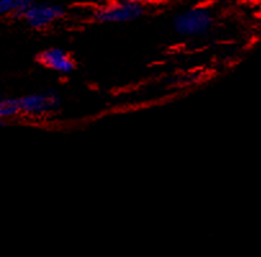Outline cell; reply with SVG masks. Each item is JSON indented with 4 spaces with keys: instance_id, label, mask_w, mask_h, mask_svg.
Segmentation results:
<instances>
[{
    "instance_id": "1",
    "label": "cell",
    "mask_w": 261,
    "mask_h": 257,
    "mask_svg": "<svg viewBox=\"0 0 261 257\" xmlns=\"http://www.w3.org/2000/svg\"><path fill=\"white\" fill-rule=\"evenodd\" d=\"M214 17L208 9L196 7L181 12L174 18V30L184 38L207 35L213 29Z\"/></svg>"
},
{
    "instance_id": "2",
    "label": "cell",
    "mask_w": 261,
    "mask_h": 257,
    "mask_svg": "<svg viewBox=\"0 0 261 257\" xmlns=\"http://www.w3.org/2000/svg\"><path fill=\"white\" fill-rule=\"evenodd\" d=\"M144 13L142 4L129 0L113 2L100 7L94 12V19L99 23H125L140 18Z\"/></svg>"
},
{
    "instance_id": "3",
    "label": "cell",
    "mask_w": 261,
    "mask_h": 257,
    "mask_svg": "<svg viewBox=\"0 0 261 257\" xmlns=\"http://www.w3.org/2000/svg\"><path fill=\"white\" fill-rule=\"evenodd\" d=\"M19 105H21L22 115L30 116V117H44L58 111L61 99L56 91L48 90L21 96Z\"/></svg>"
},
{
    "instance_id": "4",
    "label": "cell",
    "mask_w": 261,
    "mask_h": 257,
    "mask_svg": "<svg viewBox=\"0 0 261 257\" xmlns=\"http://www.w3.org/2000/svg\"><path fill=\"white\" fill-rule=\"evenodd\" d=\"M65 16V9L61 6L51 3H35L31 4L24 12L22 18L33 29L40 30L50 26L53 22L58 21Z\"/></svg>"
},
{
    "instance_id": "5",
    "label": "cell",
    "mask_w": 261,
    "mask_h": 257,
    "mask_svg": "<svg viewBox=\"0 0 261 257\" xmlns=\"http://www.w3.org/2000/svg\"><path fill=\"white\" fill-rule=\"evenodd\" d=\"M38 61L48 70L57 73L67 75L75 70V62L70 54L60 48H49L41 52L38 57Z\"/></svg>"
},
{
    "instance_id": "6",
    "label": "cell",
    "mask_w": 261,
    "mask_h": 257,
    "mask_svg": "<svg viewBox=\"0 0 261 257\" xmlns=\"http://www.w3.org/2000/svg\"><path fill=\"white\" fill-rule=\"evenodd\" d=\"M36 0H0V17H23L24 12Z\"/></svg>"
},
{
    "instance_id": "7",
    "label": "cell",
    "mask_w": 261,
    "mask_h": 257,
    "mask_svg": "<svg viewBox=\"0 0 261 257\" xmlns=\"http://www.w3.org/2000/svg\"><path fill=\"white\" fill-rule=\"evenodd\" d=\"M21 115L19 98H2L0 99V120H11Z\"/></svg>"
},
{
    "instance_id": "8",
    "label": "cell",
    "mask_w": 261,
    "mask_h": 257,
    "mask_svg": "<svg viewBox=\"0 0 261 257\" xmlns=\"http://www.w3.org/2000/svg\"><path fill=\"white\" fill-rule=\"evenodd\" d=\"M129 2H133V3L142 4V6H144V4H152V3H156V2H159V0H129Z\"/></svg>"
},
{
    "instance_id": "9",
    "label": "cell",
    "mask_w": 261,
    "mask_h": 257,
    "mask_svg": "<svg viewBox=\"0 0 261 257\" xmlns=\"http://www.w3.org/2000/svg\"><path fill=\"white\" fill-rule=\"evenodd\" d=\"M246 3H251V4H260L261 0H245Z\"/></svg>"
},
{
    "instance_id": "10",
    "label": "cell",
    "mask_w": 261,
    "mask_h": 257,
    "mask_svg": "<svg viewBox=\"0 0 261 257\" xmlns=\"http://www.w3.org/2000/svg\"><path fill=\"white\" fill-rule=\"evenodd\" d=\"M6 125H7V121L0 120V127H2V126H6Z\"/></svg>"
}]
</instances>
